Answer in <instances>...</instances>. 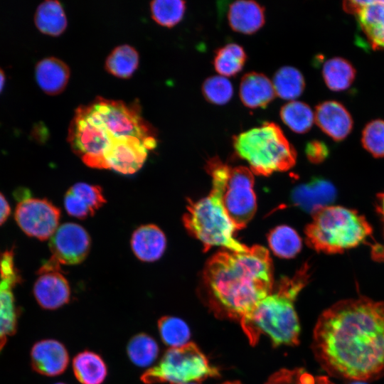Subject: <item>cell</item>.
Masks as SVG:
<instances>
[{
    "label": "cell",
    "mask_w": 384,
    "mask_h": 384,
    "mask_svg": "<svg viewBox=\"0 0 384 384\" xmlns=\"http://www.w3.org/2000/svg\"><path fill=\"white\" fill-rule=\"evenodd\" d=\"M312 350L331 376L366 382L384 376V302L366 297L343 299L324 311Z\"/></svg>",
    "instance_id": "cell-1"
},
{
    "label": "cell",
    "mask_w": 384,
    "mask_h": 384,
    "mask_svg": "<svg viewBox=\"0 0 384 384\" xmlns=\"http://www.w3.org/2000/svg\"><path fill=\"white\" fill-rule=\"evenodd\" d=\"M68 142L87 166L129 174L144 164L157 136L138 103L97 97L75 110Z\"/></svg>",
    "instance_id": "cell-2"
},
{
    "label": "cell",
    "mask_w": 384,
    "mask_h": 384,
    "mask_svg": "<svg viewBox=\"0 0 384 384\" xmlns=\"http://www.w3.org/2000/svg\"><path fill=\"white\" fill-rule=\"evenodd\" d=\"M208 306L218 318H247L274 288L269 251L254 245L247 252L223 250L213 255L203 271Z\"/></svg>",
    "instance_id": "cell-3"
},
{
    "label": "cell",
    "mask_w": 384,
    "mask_h": 384,
    "mask_svg": "<svg viewBox=\"0 0 384 384\" xmlns=\"http://www.w3.org/2000/svg\"><path fill=\"white\" fill-rule=\"evenodd\" d=\"M304 264L292 277L279 280L275 289L240 324L252 345L261 334L270 337L274 346L299 343L300 325L294 302L310 277Z\"/></svg>",
    "instance_id": "cell-4"
},
{
    "label": "cell",
    "mask_w": 384,
    "mask_h": 384,
    "mask_svg": "<svg viewBox=\"0 0 384 384\" xmlns=\"http://www.w3.org/2000/svg\"><path fill=\"white\" fill-rule=\"evenodd\" d=\"M372 233L366 219L356 210L338 206L313 214L305 228L306 241L318 252L340 253L364 242Z\"/></svg>",
    "instance_id": "cell-5"
},
{
    "label": "cell",
    "mask_w": 384,
    "mask_h": 384,
    "mask_svg": "<svg viewBox=\"0 0 384 384\" xmlns=\"http://www.w3.org/2000/svg\"><path fill=\"white\" fill-rule=\"evenodd\" d=\"M233 146L236 154L257 175L287 171L296 163L295 149L279 126L272 122L234 136Z\"/></svg>",
    "instance_id": "cell-6"
},
{
    "label": "cell",
    "mask_w": 384,
    "mask_h": 384,
    "mask_svg": "<svg viewBox=\"0 0 384 384\" xmlns=\"http://www.w3.org/2000/svg\"><path fill=\"white\" fill-rule=\"evenodd\" d=\"M206 171L212 178L213 191L237 230L245 228L256 209L254 176L245 166H231L218 157L207 161Z\"/></svg>",
    "instance_id": "cell-7"
},
{
    "label": "cell",
    "mask_w": 384,
    "mask_h": 384,
    "mask_svg": "<svg viewBox=\"0 0 384 384\" xmlns=\"http://www.w3.org/2000/svg\"><path fill=\"white\" fill-rule=\"evenodd\" d=\"M186 208L183 217L184 226L191 235L202 242L205 251L213 246L242 252L250 250V247L233 237L238 230L213 191L197 201H189Z\"/></svg>",
    "instance_id": "cell-8"
},
{
    "label": "cell",
    "mask_w": 384,
    "mask_h": 384,
    "mask_svg": "<svg viewBox=\"0 0 384 384\" xmlns=\"http://www.w3.org/2000/svg\"><path fill=\"white\" fill-rule=\"evenodd\" d=\"M218 375V369L210 365L198 347L188 342L180 347L169 348L156 365L142 375L141 380L146 384H183L200 382Z\"/></svg>",
    "instance_id": "cell-9"
},
{
    "label": "cell",
    "mask_w": 384,
    "mask_h": 384,
    "mask_svg": "<svg viewBox=\"0 0 384 384\" xmlns=\"http://www.w3.org/2000/svg\"><path fill=\"white\" fill-rule=\"evenodd\" d=\"M14 216L25 234L46 240L50 238L58 228L60 211L46 199L26 196L18 203Z\"/></svg>",
    "instance_id": "cell-10"
},
{
    "label": "cell",
    "mask_w": 384,
    "mask_h": 384,
    "mask_svg": "<svg viewBox=\"0 0 384 384\" xmlns=\"http://www.w3.org/2000/svg\"><path fill=\"white\" fill-rule=\"evenodd\" d=\"M21 280L14 250L4 251L0 254V351L16 330L18 311L13 289Z\"/></svg>",
    "instance_id": "cell-11"
},
{
    "label": "cell",
    "mask_w": 384,
    "mask_h": 384,
    "mask_svg": "<svg viewBox=\"0 0 384 384\" xmlns=\"http://www.w3.org/2000/svg\"><path fill=\"white\" fill-rule=\"evenodd\" d=\"M90 246V237L83 227L66 223L59 226L50 238V258L60 265H77L87 257Z\"/></svg>",
    "instance_id": "cell-12"
},
{
    "label": "cell",
    "mask_w": 384,
    "mask_h": 384,
    "mask_svg": "<svg viewBox=\"0 0 384 384\" xmlns=\"http://www.w3.org/2000/svg\"><path fill=\"white\" fill-rule=\"evenodd\" d=\"M60 264L50 258L38 270L33 292L38 304L43 309L54 310L69 302L70 288L60 272Z\"/></svg>",
    "instance_id": "cell-13"
},
{
    "label": "cell",
    "mask_w": 384,
    "mask_h": 384,
    "mask_svg": "<svg viewBox=\"0 0 384 384\" xmlns=\"http://www.w3.org/2000/svg\"><path fill=\"white\" fill-rule=\"evenodd\" d=\"M343 8L357 16L373 48L384 49V1H346Z\"/></svg>",
    "instance_id": "cell-14"
},
{
    "label": "cell",
    "mask_w": 384,
    "mask_h": 384,
    "mask_svg": "<svg viewBox=\"0 0 384 384\" xmlns=\"http://www.w3.org/2000/svg\"><path fill=\"white\" fill-rule=\"evenodd\" d=\"M33 369L46 376L62 374L69 363V355L65 346L55 339H43L36 342L31 351Z\"/></svg>",
    "instance_id": "cell-15"
},
{
    "label": "cell",
    "mask_w": 384,
    "mask_h": 384,
    "mask_svg": "<svg viewBox=\"0 0 384 384\" xmlns=\"http://www.w3.org/2000/svg\"><path fill=\"white\" fill-rule=\"evenodd\" d=\"M106 202L99 186L80 182L66 192L64 205L67 213L75 218L85 219L93 216Z\"/></svg>",
    "instance_id": "cell-16"
},
{
    "label": "cell",
    "mask_w": 384,
    "mask_h": 384,
    "mask_svg": "<svg viewBox=\"0 0 384 384\" xmlns=\"http://www.w3.org/2000/svg\"><path fill=\"white\" fill-rule=\"evenodd\" d=\"M314 120L318 127L335 141L345 139L353 127V119L349 112L341 103L334 100L319 104Z\"/></svg>",
    "instance_id": "cell-17"
},
{
    "label": "cell",
    "mask_w": 384,
    "mask_h": 384,
    "mask_svg": "<svg viewBox=\"0 0 384 384\" xmlns=\"http://www.w3.org/2000/svg\"><path fill=\"white\" fill-rule=\"evenodd\" d=\"M336 196V188L330 181L321 178H314L311 181L294 188L292 193V200L302 210L314 214L320 209L329 206Z\"/></svg>",
    "instance_id": "cell-18"
},
{
    "label": "cell",
    "mask_w": 384,
    "mask_h": 384,
    "mask_svg": "<svg viewBox=\"0 0 384 384\" xmlns=\"http://www.w3.org/2000/svg\"><path fill=\"white\" fill-rule=\"evenodd\" d=\"M166 238L156 225L147 224L134 230L131 238V247L135 256L143 262H154L164 254Z\"/></svg>",
    "instance_id": "cell-19"
},
{
    "label": "cell",
    "mask_w": 384,
    "mask_h": 384,
    "mask_svg": "<svg viewBox=\"0 0 384 384\" xmlns=\"http://www.w3.org/2000/svg\"><path fill=\"white\" fill-rule=\"evenodd\" d=\"M239 96L248 108H265L274 98L275 92L272 81L265 75L250 72L241 79Z\"/></svg>",
    "instance_id": "cell-20"
},
{
    "label": "cell",
    "mask_w": 384,
    "mask_h": 384,
    "mask_svg": "<svg viewBox=\"0 0 384 384\" xmlns=\"http://www.w3.org/2000/svg\"><path fill=\"white\" fill-rule=\"evenodd\" d=\"M228 19L233 31L252 34L265 23V9L255 1H235L229 6Z\"/></svg>",
    "instance_id": "cell-21"
},
{
    "label": "cell",
    "mask_w": 384,
    "mask_h": 384,
    "mask_svg": "<svg viewBox=\"0 0 384 384\" xmlns=\"http://www.w3.org/2000/svg\"><path fill=\"white\" fill-rule=\"evenodd\" d=\"M70 74L67 64L55 57L42 59L35 68V76L38 86L50 95H58L65 89Z\"/></svg>",
    "instance_id": "cell-22"
},
{
    "label": "cell",
    "mask_w": 384,
    "mask_h": 384,
    "mask_svg": "<svg viewBox=\"0 0 384 384\" xmlns=\"http://www.w3.org/2000/svg\"><path fill=\"white\" fill-rule=\"evenodd\" d=\"M73 370L81 384H102L107 375V367L97 353L83 351L73 360Z\"/></svg>",
    "instance_id": "cell-23"
},
{
    "label": "cell",
    "mask_w": 384,
    "mask_h": 384,
    "mask_svg": "<svg viewBox=\"0 0 384 384\" xmlns=\"http://www.w3.org/2000/svg\"><path fill=\"white\" fill-rule=\"evenodd\" d=\"M37 28L43 33L58 36L67 27V18L60 3L47 0L41 3L36 9L34 16Z\"/></svg>",
    "instance_id": "cell-24"
},
{
    "label": "cell",
    "mask_w": 384,
    "mask_h": 384,
    "mask_svg": "<svg viewBox=\"0 0 384 384\" xmlns=\"http://www.w3.org/2000/svg\"><path fill=\"white\" fill-rule=\"evenodd\" d=\"M322 75L326 85L330 90L343 91L348 88L353 82L356 70L348 60L336 57L324 63Z\"/></svg>",
    "instance_id": "cell-25"
},
{
    "label": "cell",
    "mask_w": 384,
    "mask_h": 384,
    "mask_svg": "<svg viewBox=\"0 0 384 384\" xmlns=\"http://www.w3.org/2000/svg\"><path fill=\"white\" fill-rule=\"evenodd\" d=\"M275 95L284 100H294L299 97L305 87L302 73L292 66L279 68L272 78Z\"/></svg>",
    "instance_id": "cell-26"
},
{
    "label": "cell",
    "mask_w": 384,
    "mask_h": 384,
    "mask_svg": "<svg viewBox=\"0 0 384 384\" xmlns=\"http://www.w3.org/2000/svg\"><path fill=\"white\" fill-rule=\"evenodd\" d=\"M246 60L247 55L243 48L237 43H230L215 50L213 66L220 75L232 77L241 71Z\"/></svg>",
    "instance_id": "cell-27"
},
{
    "label": "cell",
    "mask_w": 384,
    "mask_h": 384,
    "mask_svg": "<svg viewBox=\"0 0 384 384\" xmlns=\"http://www.w3.org/2000/svg\"><path fill=\"white\" fill-rule=\"evenodd\" d=\"M139 65V54L129 45L116 47L107 56L105 68L110 74L123 79L130 78Z\"/></svg>",
    "instance_id": "cell-28"
},
{
    "label": "cell",
    "mask_w": 384,
    "mask_h": 384,
    "mask_svg": "<svg viewBox=\"0 0 384 384\" xmlns=\"http://www.w3.org/2000/svg\"><path fill=\"white\" fill-rule=\"evenodd\" d=\"M282 122L293 132L302 134L312 127L314 114L306 103L292 100L284 105L279 112Z\"/></svg>",
    "instance_id": "cell-29"
},
{
    "label": "cell",
    "mask_w": 384,
    "mask_h": 384,
    "mask_svg": "<svg viewBox=\"0 0 384 384\" xmlns=\"http://www.w3.org/2000/svg\"><path fill=\"white\" fill-rule=\"evenodd\" d=\"M270 249L278 257L291 258L302 248V240L297 233L287 225L272 229L267 236Z\"/></svg>",
    "instance_id": "cell-30"
},
{
    "label": "cell",
    "mask_w": 384,
    "mask_h": 384,
    "mask_svg": "<svg viewBox=\"0 0 384 384\" xmlns=\"http://www.w3.org/2000/svg\"><path fill=\"white\" fill-rule=\"evenodd\" d=\"M127 353L129 360L134 365L147 367L157 358L159 348L152 336L140 333L130 338L127 346Z\"/></svg>",
    "instance_id": "cell-31"
},
{
    "label": "cell",
    "mask_w": 384,
    "mask_h": 384,
    "mask_svg": "<svg viewBox=\"0 0 384 384\" xmlns=\"http://www.w3.org/2000/svg\"><path fill=\"white\" fill-rule=\"evenodd\" d=\"M158 329L162 341L171 348L180 347L188 343L190 329L181 319L165 316L158 321Z\"/></svg>",
    "instance_id": "cell-32"
},
{
    "label": "cell",
    "mask_w": 384,
    "mask_h": 384,
    "mask_svg": "<svg viewBox=\"0 0 384 384\" xmlns=\"http://www.w3.org/2000/svg\"><path fill=\"white\" fill-rule=\"evenodd\" d=\"M152 18L159 24L171 28L182 19L186 2L181 0H155L150 4Z\"/></svg>",
    "instance_id": "cell-33"
},
{
    "label": "cell",
    "mask_w": 384,
    "mask_h": 384,
    "mask_svg": "<svg viewBox=\"0 0 384 384\" xmlns=\"http://www.w3.org/2000/svg\"><path fill=\"white\" fill-rule=\"evenodd\" d=\"M202 93L208 102L222 105L228 103L232 98L233 87L226 77L213 75L203 82Z\"/></svg>",
    "instance_id": "cell-34"
},
{
    "label": "cell",
    "mask_w": 384,
    "mask_h": 384,
    "mask_svg": "<svg viewBox=\"0 0 384 384\" xmlns=\"http://www.w3.org/2000/svg\"><path fill=\"white\" fill-rule=\"evenodd\" d=\"M363 147L375 157L384 156V120L370 122L362 132Z\"/></svg>",
    "instance_id": "cell-35"
},
{
    "label": "cell",
    "mask_w": 384,
    "mask_h": 384,
    "mask_svg": "<svg viewBox=\"0 0 384 384\" xmlns=\"http://www.w3.org/2000/svg\"><path fill=\"white\" fill-rule=\"evenodd\" d=\"M274 384H334L326 376H315L303 369H282L270 376Z\"/></svg>",
    "instance_id": "cell-36"
},
{
    "label": "cell",
    "mask_w": 384,
    "mask_h": 384,
    "mask_svg": "<svg viewBox=\"0 0 384 384\" xmlns=\"http://www.w3.org/2000/svg\"><path fill=\"white\" fill-rule=\"evenodd\" d=\"M305 151L308 159L314 164L323 161L329 154L327 146L318 140L309 142L306 144Z\"/></svg>",
    "instance_id": "cell-37"
},
{
    "label": "cell",
    "mask_w": 384,
    "mask_h": 384,
    "mask_svg": "<svg viewBox=\"0 0 384 384\" xmlns=\"http://www.w3.org/2000/svg\"><path fill=\"white\" fill-rule=\"evenodd\" d=\"M377 210L383 218L384 223V193L378 196ZM372 253L377 260H384V245H375L373 247Z\"/></svg>",
    "instance_id": "cell-38"
},
{
    "label": "cell",
    "mask_w": 384,
    "mask_h": 384,
    "mask_svg": "<svg viewBox=\"0 0 384 384\" xmlns=\"http://www.w3.org/2000/svg\"><path fill=\"white\" fill-rule=\"evenodd\" d=\"M11 213V208L6 198L0 192V225L9 218Z\"/></svg>",
    "instance_id": "cell-39"
},
{
    "label": "cell",
    "mask_w": 384,
    "mask_h": 384,
    "mask_svg": "<svg viewBox=\"0 0 384 384\" xmlns=\"http://www.w3.org/2000/svg\"><path fill=\"white\" fill-rule=\"evenodd\" d=\"M5 75L1 69H0V92L2 90L5 83Z\"/></svg>",
    "instance_id": "cell-40"
},
{
    "label": "cell",
    "mask_w": 384,
    "mask_h": 384,
    "mask_svg": "<svg viewBox=\"0 0 384 384\" xmlns=\"http://www.w3.org/2000/svg\"><path fill=\"white\" fill-rule=\"evenodd\" d=\"M223 384H241V383L238 381H234V382H226Z\"/></svg>",
    "instance_id": "cell-41"
},
{
    "label": "cell",
    "mask_w": 384,
    "mask_h": 384,
    "mask_svg": "<svg viewBox=\"0 0 384 384\" xmlns=\"http://www.w3.org/2000/svg\"><path fill=\"white\" fill-rule=\"evenodd\" d=\"M353 384H366V383H364V382H361V381H354Z\"/></svg>",
    "instance_id": "cell-42"
},
{
    "label": "cell",
    "mask_w": 384,
    "mask_h": 384,
    "mask_svg": "<svg viewBox=\"0 0 384 384\" xmlns=\"http://www.w3.org/2000/svg\"><path fill=\"white\" fill-rule=\"evenodd\" d=\"M183 384H198L196 382H191V383H183Z\"/></svg>",
    "instance_id": "cell-43"
},
{
    "label": "cell",
    "mask_w": 384,
    "mask_h": 384,
    "mask_svg": "<svg viewBox=\"0 0 384 384\" xmlns=\"http://www.w3.org/2000/svg\"><path fill=\"white\" fill-rule=\"evenodd\" d=\"M265 384H274V383H273L272 382H271V381H270L268 380L267 382Z\"/></svg>",
    "instance_id": "cell-44"
},
{
    "label": "cell",
    "mask_w": 384,
    "mask_h": 384,
    "mask_svg": "<svg viewBox=\"0 0 384 384\" xmlns=\"http://www.w3.org/2000/svg\"><path fill=\"white\" fill-rule=\"evenodd\" d=\"M55 384H66V383H57Z\"/></svg>",
    "instance_id": "cell-45"
}]
</instances>
